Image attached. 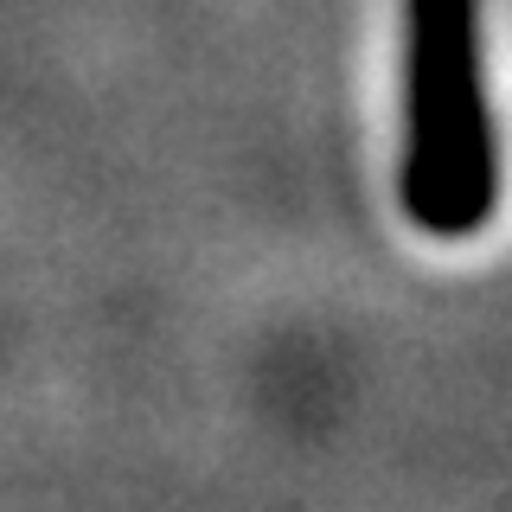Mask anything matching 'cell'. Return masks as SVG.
Wrapping results in <instances>:
<instances>
[{
    "instance_id": "obj_1",
    "label": "cell",
    "mask_w": 512,
    "mask_h": 512,
    "mask_svg": "<svg viewBox=\"0 0 512 512\" xmlns=\"http://www.w3.org/2000/svg\"><path fill=\"white\" fill-rule=\"evenodd\" d=\"M493 199L480 0H404V212L429 237H468L493 218Z\"/></svg>"
}]
</instances>
